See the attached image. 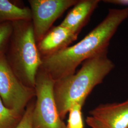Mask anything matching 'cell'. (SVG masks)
Instances as JSON below:
<instances>
[{"label":"cell","mask_w":128,"mask_h":128,"mask_svg":"<svg viewBox=\"0 0 128 128\" xmlns=\"http://www.w3.org/2000/svg\"><path fill=\"white\" fill-rule=\"evenodd\" d=\"M128 18V7L110 9L104 19L73 46L42 57L41 68L56 81L75 73L79 65L108 50L112 38L119 26Z\"/></svg>","instance_id":"6da1fadb"},{"label":"cell","mask_w":128,"mask_h":128,"mask_svg":"<svg viewBox=\"0 0 128 128\" xmlns=\"http://www.w3.org/2000/svg\"><path fill=\"white\" fill-rule=\"evenodd\" d=\"M108 50L86 60L76 73L55 81L53 92L57 110L63 120L74 104L85 102L94 87L114 69Z\"/></svg>","instance_id":"7a4b0ae2"},{"label":"cell","mask_w":128,"mask_h":128,"mask_svg":"<svg viewBox=\"0 0 128 128\" xmlns=\"http://www.w3.org/2000/svg\"><path fill=\"white\" fill-rule=\"evenodd\" d=\"M13 31L5 56L18 79L25 86L35 87L42 64L32 20L12 22Z\"/></svg>","instance_id":"3957f363"},{"label":"cell","mask_w":128,"mask_h":128,"mask_svg":"<svg viewBox=\"0 0 128 128\" xmlns=\"http://www.w3.org/2000/svg\"><path fill=\"white\" fill-rule=\"evenodd\" d=\"M54 82L40 67L34 87L36 96L32 115L33 128H66L57 110L53 92Z\"/></svg>","instance_id":"277c9868"},{"label":"cell","mask_w":128,"mask_h":128,"mask_svg":"<svg viewBox=\"0 0 128 128\" xmlns=\"http://www.w3.org/2000/svg\"><path fill=\"white\" fill-rule=\"evenodd\" d=\"M34 88L25 86L14 73L5 54H0V97L7 108L24 114L35 98Z\"/></svg>","instance_id":"5b68a950"},{"label":"cell","mask_w":128,"mask_h":128,"mask_svg":"<svg viewBox=\"0 0 128 128\" xmlns=\"http://www.w3.org/2000/svg\"><path fill=\"white\" fill-rule=\"evenodd\" d=\"M78 0H30L32 26L37 43L50 30L55 21L74 6Z\"/></svg>","instance_id":"8992f818"},{"label":"cell","mask_w":128,"mask_h":128,"mask_svg":"<svg viewBox=\"0 0 128 128\" xmlns=\"http://www.w3.org/2000/svg\"><path fill=\"white\" fill-rule=\"evenodd\" d=\"M86 122L91 128H128V99L98 105L89 112Z\"/></svg>","instance_id":"52a82bcc"},{"label":"cell","mask_w":128,"mask_h":128,"mask_svg":"<svg viewBox=\"0 0 128 128\" xmlns=\"http://www.w3.org/2000/svg\"><path fill=\"white\" fill-rule=\"evenodd\" d=\"M78 36L61 25L52 28L37 43L41 57L53 54L68 47L77 39Z\"/></svg>","instance_id":"ba28073f"},{"label":"cell","mask_w":128,"mask_h":128,"mask_svg":"<svg viewBox=\"0 0 128 128\" xmlns=\"http://www.w3.org/2000/svg\"><path fill=\"white\" fill-rule=\"evenodd\" d=\"M99 0H80L60 24L78 35L100 2Z\"/></svg>","instance_id":"9c48e42d"},{"label":"cell","mask_w":128,"mask_h":128,"mask_svg":"<svg viewBox=\"0 0 128 128\" xmlns=\"http://www.w3.org/2000/svg\"><path fill=\"white\" fill-rule=\"evenodd\" d=\"M32 20L30 9L20 7L8 0H0V23Z\"/></svg>","instance_id":"30bf717a"},{"label":"cell","mask_w":128,"mask_h":128,"mask_svg":"<svg viewBox=\"0 0 128 128\" xmlns=\"http://www.w3.org/2000/svg\"><path fill=\"white\" fill-rule=\"evenodd\" d=\"M24 114L6 107L0 97V128H17Z\"/></svg>","instance_id":"8fae6325"},{"label":"cell","mask_w":128,"mask_h":128,"mask_svg":"<svg viewBox=\"0 0 128 128\" xmlns=\"http://www.w3.org/2000/svg\"><path fill=\"white\" fill-rule=\"evenodd\" d=\"M85 102H78L72 105L69 110L66 128H84L82 119V107Z\"/></svg>","instance_id":"7c38bea8"},{"label":"cell","mask_w":128,"mask_h":128,"mask_svg":"<svg viewBox=\"0 0 128 128\" xmlns=\"http://www.w3.org/2000/svg\"><path fill=\"white\" fill-rule=\"evenodd\" d=\"M12 31V22L0 23V54H5L9 44Z\"/></svg>","instance_id":"4fadbf2b"},{"label":"cell","mask_w":128,"mask_h":128,"mask_svg":"<svg viewBox=\"0 0 128 128\" xmlns=\"http://www.w3.org/2000/svg\"><path fill=\"white\" fill-rule=\"evenodd\" d=\"M35 98L28 105L23 114V117L16 128H32V115L35 106Z\"/></svg>","instance_id":"5bb4252c"},{"label":"cell","mask_w":128,"mask_h":128,"mask_svg":"<svg viewBox=\"0 0 128 128\" xmlns=\"http://www.w3.org/2000/svg\"><path fill=\"white\" fill-rule=\"evenodd\" d=\"M104 2L113 4L128 6V0H105Z\"/></svg>","instance_id":"9a60e30c"}]
</instances>
